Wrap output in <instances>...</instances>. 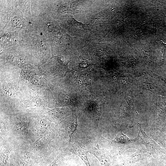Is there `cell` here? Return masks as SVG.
Segmentation results:
<instances>
[{"label":"cell","instance_id":"cell-6","mask_svg":"<svg viewBox=\"0 0 166 166\" xmlns=\"http://www.w3.org/2000/svg\"><path fill=\"white\" fill-rule=\"evenodd\" d=\"M78 115L76 114L73 116L68 124L67 130L70 141L71 137L73 133L77 130V118Z\"/></svg>","mask_w":166,"mask_h":166},{"label":"cell","instance_id":"cell-4","mask_svg":"<svg viewBox=\"0 0 166 166\" xmlns=\"http://www.w3.org/2000/svg\"><path fill=\"white\" fill-rule=\"evenodd\" d=\"M90 104L93 111L94 124L98 128L99 120L102 111V105L100 102L97 101H90Z\"/></svg>","mask_w":166,"mask_h":166},{"label":"cell","instance_id":"cell-7","mask_svg":"<svg viewBox=\"0 0 166 166\" xmlns=\"http://www.w3.org/2000/svg\"><path fill=\"white\" fill-rule=\"evenodd\" d=\"M56 159L52 163L49 165L48 166H57L56 163Z\"/></svg>","mask_w":166,"mask_h":166},{"label":"cell","instance_id":"cell-5","mask_svg":"<svg viewBox=\"0 0 166 166\" xmlns=\"http://www.w3.org/2000/svg\"><path fill=\"white\" fill-rule=\"evenodd\" d=\"M107 141L120 146H124L134 142V140L128 137L122 132H119L115 139L112 140Z\"/></svg>","mask_w":166,"mask_h":166},{"label":"cell","instance_id":"cell-3","mask_svg":"<svg viewBox=\"0 0 166 166\" xmlns=\"http://www.w3.org/2000/svg\"><path fill=\"white\" fill-rule=\"evenodd\" d=\"M69 151L73 154L80 157L86 166H91L87 157L88 150H85L76 142L70 145Z\"/></svg>","mask_w":166,"mask_h":166},{"label":"cell","instance_id":"cell-1","mask_svg":"<svg viewBox=\"0 0 166 166\" xmlns=\"http://www.w3.org/2000/svg\"><path fill=\"white\" fill-rule=\"evenodd\" d=\"M139 131L137 137L134 139V142L144 145L151 153L155 149V143L154 141L145 133L140 125H138Z\"/></svg>","mask_w":166,"mask_h":166},{"label":"cell","instance_id":"cell-2","mask_svg":"<svg viewBox=\"0 0 166 166\" xmlns=\"http://www.w3.org/2000/svg\"><path fill=\"white\" fill-rule=\"evenodd\" d=\"M88 151L97 158L101 166H109L112 163L110 157L102 149L93 147Z\"/></svg>","mask_w":166,"mask_h":166}]
</instances>
